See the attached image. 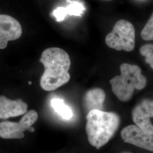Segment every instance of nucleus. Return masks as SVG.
Returning a JSON list of instances; mask_svg holds the SVG:
<instances>
[{
	"mask_svg": "<svg viewBox=\"0 0 153 153\" xmlns=\"http://www.w3.org/2000/svg\"><path fill=\"white\" fill-rule=\"evenodd\" d=\"M153 117V101L144 99L134 108L132 118L136 126L146 133L153 134V125L150 118Z\"/></svg>",
	"mask_w": 153,
	"mask_h": 153,
	"instance_id": "8",
	"label": "nucleus"
},
{
	"mask_svg": "<svg viewBox=\"0 0 153 153\" xmlns=\"http://www.w3.org/2000/svg\"></svg>",
	"mask_w": 153,
	"mask_h": 153,
	"instance_id": "16",
	"label": "nucleus"
},
{
	"mask_svg": "<svg viewBox=\"0 0 153 153\" xmlns=\"http://www.w3.org/2000/svg\"><path fill=\"white\" fill-rule=\"evenodd\" d=\"M121 74L110 80L112 90L117 98L123 102L129 100L134 90H141L146 85V77L142 75L141 68L136 65L122 64Z\"/></svg>",
	"mask_w": 153,
	"mask_h": 153,
	"instance_id": "3",
	"label": "nucleus"
},
{
	"mask_svg": "<svg viewBox=\"0 0 153 153\" xmlns=\"http://www.w3.org/2000/svg\"><path fill=\"white\" fill-rule=\"evenodd\" d=\"M28 83L30 84V85H31V83H32V82H31V81H29L28 82Z\"/></svg>",
	"mask_w": 153,
	"mask_h": 153,
	"instance_id": "15",
	"label": "nucleus"
},
{
	"mask_svg": "<svg viewBox=\"0 0 153 153\" xmlns=\"http://www.w3.org/2000/svg\"><path fill=\"white\" fill-rule=\"evenodd\" d=\"M40 61L44 67L40 82L43 90L53 91L69 81L71 62L64 50L57 47L48 48L42 53Z\"/></svg>",
	"mask_w": 153,
	"mask_h": 153,
	"instance_id": "1",
	"label": "nucleus"
},
{
	"mask_svg": "<svg viewBox=\"0 0 153 153\" xmlns=\"http://www.w3.org/2000/svg\"><path fill=\"white\" fill-rule=\"evenodd\" d=\"M140 53L145 57L146 62L153 69V44H146L140 48Z\"/></svg>",
	"mask_w": 153,
	"mask_h": 153,
	"instance_id": "13",
	"label": "nucleus"
},
{
	"mask_svg": "<svg viewBox=\"0 0 153 153\" xmlns=\"http://www.w3.org/2000/svg\"><path fill=\"white\" fill-rule=\"evenodd\" d=\"M105 99V93L102 88H95L88 90L83 98V104L88 112L93 109L102 110Z\"/></svg>",
	"mask_w": 153,
	"mask_h": 153,
	"instance_id": "10",
	"label": "nucleus"
},
{
	"mask_svg": "<svg viewBox=\"0 0 153 153\" xmlns=\"http://www.w3.org/2000/svg\"><path fill=\"white\" fill-rule=\"evenodd\" d=\"M121 136L125 142L153 152V134L146 133L137 126H126L121 131Z\"/></svg>",
	"mask_w": 153,
	"mask_h": 153,
	"instance_id": "6",
	"label": "nucleus"
},
{
	"mask_svg": "<svg viewBox=\"0 0 153 153\" xmlns=\"http://www.w3.org/2000/svg\"><path fill=\"white\" fill-rule=\"evenodd\" d=\"M27 105L21 99L11 100L5 96H0V119H7L25 114Z\"/></svg>",
	"mask_w": 153,
	"mask_h": 153,
	"instance_id": "9",
	"label": "nucleus"
},
{
	"mask_svg": "<svg viewBox=\"0 0 153 153\" xmlns=\"http://www.w3.org/2000/svg\"><path fill=\"white\" fill-rule=\"evenodd\" d=\"M107 1H111V0H107Z\"/></svg>",
	"mask_w": 153,
	"mask_h": 153,
	"instance_id": "17",
	"label": "nucleus"
},
{
	"mask_svg": "<svg viewBox=\"0 0 153 153\" xmlns=\"http://www.w3.org/2000/svg\"><path fill=\"white\" fill-rule=\"evenodd\" d=\"M38 115L34 110H31L25 115L19 122L4 121L0 123V137L5 139H20L25 137L23 131L33 132L35 129L31 126L37 121Z\"/></svg>",
	"mask_w": 153,
	"mask_h": 153,
	"instance_id": "5",
	"label": "nucleus"
},
{
	"mask_svg": "<svg viewBox=\"0 0 153 153\" xmlns=\"http://www.w3.org/2000/svg\"><path fill=\"white\" fill-rule=\"evenodd\" d=\"M51 105L55 112L64 120H69L72 118L73 113L71 108L66 105L62 99L55 98L51 101Z\"/></svg>",
	"mask_w": 153,
	"mask_h": 153,
	"instance_id": "12",
	"label": "nucleus"
},
{
	"mask_svg": "<svg viewBox=\"0 0 153 153\" xmlns=\"http://www.w3.org/2000/svg\"><path fill=\"white\" fill-rule=\"evenodd\" d=\"M69 5L66 7H58L53 12V14L57 22L64 20L67 16H81L86 9L81 2L68 0Z\"/></svg>",
	"mask_w": 153,
	"mask_h": 153,
	"instance_id": "11",
	"label": "nucleus"
},
{
	"mask_svg": "<svg viewBox=\"0 0 153 153\" xmlns=\"http://www.w3.org/2000/svg\"><path fill=\"white\" fill-rule=\"evenodd\" d=\"M22 33L21 25L16 19L0 14V49L6 48L9 41L19 38Z\"/></svg>",
	"mask_w": 153,
	"mask_h": 153,
	"instance_id": "7",
	"label": "nucleus"
},
{
	"mask_svg": "<svg viewBox=\"0 0 153 153\" xmlns=\"http://www.w3.org/2000/svg\"><path fill=\"white\" fill-rule=\"evenodd\" d=\"M142 38L146 40H153V13L141 32Z\"/></svg>",
	"mask_w": 153,
	"mask_h": 153,
	"instance_id": "14",
	"label": "nucleus"
},
{
	"mask_svg": "<svg viewBox=\"0 0 153 153\" xmlns=\"http://www.w3.org/2000/svg\"><path fill=\"white\" fill-rule=\"evenodd\" d=\"M86 131L90 143L97 149L107 144L117 131L120 123L114 112L93 109L88 112Z\"/></svg>",
	"mask_w": 153,
	"mask_h": 153,
	"instance_id": "2",
	"label": "nucleus"
},
{
	"mask_svg": "<svg viewBox=\"0 0 153 153\" xmlns=\"http://www.w3.org/2000/svg\"><path fill=\"white\" fill-rule=\"evenodd\" d=\"M105 41L112 49L131 52L135 47V30L133 25L124 19L118 21L112 31L106 36Z\"/></svg>",
	"mask_w": 153,
	"mask_h": 153,
	"instance_id": "4",
	"label": "nucleus"
}]
</instances>
